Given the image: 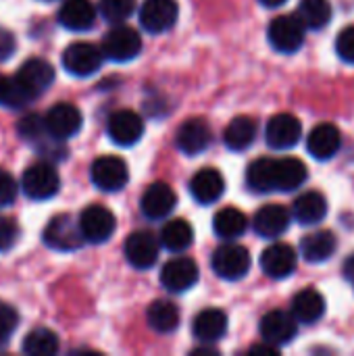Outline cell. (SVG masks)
<instances>
[{
  "mask_svg": "<svg viewBox=\"0 0 354 356\" xmlns=\"http://www.w3.org/2000/svg\"><path fill=\"white\" fill-rule=\"evenodd\" d=\"M61 188V177L52 163L42 161L25 169L21 177V190L31 200H48L56 196Z\"/></svg>",
  "mask_w": 354,
  "mask_h": 356,
  "instance_id": "cell-1",
  "label": "cell"
},
{
  "mask_svg": "<svg viewBox=\"0 0 354 356\" xmlns=\"http://www.w3.org/2000/svg\"><path fill=\"white\" fill-rule=\"evenodd\" d=\"M102 56L115 63H127L142 52L140 33L123 23H115V27L102 40Z\"/></svg>",
  "mask_w": 354,
  "mask_h": 356,
  "instance_id": "cell-2",
  "label": "cell"
},
{
  "mask_svg": "<svg viewBox=\"0 0 354 356\" xmlns=\"http://www.w3.org/2000/svg\"><path fill=\"white\" fill-rule=\"evenodd\" d=\"M44 244L58 252H71L83 246V236L79 229V223L71 215H56L48 221L44 227Z\"/></svg>",
  "mask_w": 354,
  "mask_h": 356,
  "instance_id": "cell-3",
  "label": "cell"
},
{
  "mask_svg": "<svg viewBox=\"0 0 354 356\" xmlns=\"http://www.w3.org/2000/svg\"><path fill=\"white\" fill-rule=\"evenodd\" d=\"M213 271L227 282H238L250 271V254L244 246L227 242L213 252Z\"/></svg>",
  "mask_w": 354,
  "mask_h": 356,
  "instance_id": "cell-4",
  "label": "cell"
},
{
  "mask_svg": "<svg viewBox=\"0 0 354 356\" xmlns=\"http://www.w3.org/2000/svg\"><path fill=\"white\" fill-rule=\"evenodd\" d=\"M305 25L298 21L296 15H282L275 17L269 23L267 29V38L269 44L284 54H294L296 50H300L303 42H305Z\"/></svg>",
  "mask_w": 354,
  "mask_h": 356,
  "instance_id": "cell-5",
  "label": "cell"
},
{
  "mask_svg": "<svg viewBox=\"0 0 354 356\" xmlns=\"http://www.w3.org/2000/svg\"><path fill=\"white\" fill-rule=\"evenodd\" d=\"M92 184L102 192H119L129 181V169L123 159L106 154L98 156L90 167Z\"/></svg>",
  "mask_w": 354,
  "mask_h": 356,
  "instance_id": "cell-6",
  "label": "cell"
},
{
  "mask_svg": "<svg viewBox=\"0 0 354 356\" xmlns=\"http://www.w3.org/2000/svg\"><path fill=\"white\" fill-rule=\"evenodd\" d=\"M77 223H79L83 240L90 242V244L106 242L115 234V227H117L113 211H108L102 204H92L86 211H81Z\"/></svg>",
  "mask_w": 354,
  "mask_h": 356,
  "instance_id": "cell-7",
  "label": "cell"
},
{
  "mask_svg": "<svg viewBox=\"0 0 354 356\" xmlns=\"http://www.w3.org/2000/svg\"><path fill=\"white\" fill-rule=\"evenodd\" d=\"M102 50L88 42H75L63 52V67L75 77L94 75L102 65Z\"/></svg>",
  "mask_w": 354,
  "mask_h": 356,
  "instance_id": "cell-8",
  "label": "cell"
},
{
  "mask_svg": "<svg viewBox=\"0 0 354 356\" xmlns=\"http://www.w3.org/2000/svg\"><path fill=\"white\" fill-rule=\"evenodd\" d=\"M15 81H17L31 98H38V96L44 94V92L50 88V83L54 81V67H52L48 60L38 58V56L27 58V60L19 67V71H17V75H15Z\"/></svg>",
  "mask_w": 354,
  "mask_h": 356,
  "instance_id": "cell-9",
  "label": "cell"
},
{
  "mask_svg": "<svg viewBox=\"0 0 354 356\" xmlns=\"http://www.w3.org/2000/svg\"><path fill=\"white\" fill-rule=\"evenodd\" d=\"M179 17V6L175 0H144L140 6V23L150 33L169 31Z\"/></svg>",
  "mask_w": 354,
  "mask_h": 356,
  "instance_id": "cell-10",
  "label": "cell"
},
{
  "mask_svg": "<svg viewBox=\"0 0 354 356\" xmlns=\"http://www.w3.org/2000/svg\"><path fill=\"white\" fill-rule=\"evenodd\" d=\"M44 123H46V129H48V134L52 138L65 142V140L73 138L81 129L83 117H81V113H79V108L75 104L58 102L46 113Z\"/></svg>",
  "mask_w": 354,
  "mask_h": 356,
  "instance_id": "cell-11",
  "label": "cell"
},
{
  "mask_svg": "<svg viewBox=\"0 0 354 356\" xmlns=\"http://www.w3.org/2000/svg\"><path fill=\"white\" fill-rule=\"evenodd\" d=\"M259 330H261L263 342L280 348V346L290 344L296 338V334H298V321L292 317V313H286V311H269L261 319Z\"/></svg>",
  "mask_w": 354,
  "mask_h": 356,
  "instance_id": "cell-12",
  "label": "cell"
},
{
  "mask_svg": "<svg viewBox=\"0 0 354 356\" xmlns=\"http://www.w3.org/2000/svg\"><path fill=\"white\" fill-rule=\"evenodd\" d=\"M159 240L152 232L148 229H140L136 234H131L127 240H125V259L131 267L136 269H150L156 259H159Z\"/></svg>",
  "mask_w": 354,
  "mask_h": 356,
  "instance_id": "cell-13",
  "label": "cell"
},
{
  "mask_svg": "<svg viewBox=\"0 0 354 356\" xmlns=\"http://www.w3.org/2000/svg\"><path fill=\"white\" fill-rule=\"evenodd\" d=\"M300 136H303V125L290 113L273 115L265 127V140L275 150H288V148L296 146Z\"/></svg>",
  "mask_w": 354,
  "mask_h": 356,
  "instance_id": "cell-14",
  "label": "cell"
},
{
  "mask_svg": "<svg viewBox=\"0 0 354 356\" xmlns=\"http://www.w3.org/2000/svg\"><path fill=\"white\" fill-rule=\"evenodd\" d=\"M175 204H177V196H175L173 188L165 181H154L152 186H148L140 200V209H142L144 217L150 221H161V219L169 217L173 213Z\"/></svg>",
  "mask_w": 354,
  "mask_h": 356,
  "instance_id": "cell-15",
  "label": "cell"
},
{
  "mask_svg": "<svg viewBox=\"0 0 354 356\" xmlns=\"http://www.w3.org/2000/svg\"><path fill=\"white\" fill-rule=\"evenodd\" d=\"M106 134L119 146H134L144 136V121L134 111H117L108 117Z\"/></svg>",
  "mask_w": 354,
  "mask_h": 356,
  "instance_id": "cell-16",
  "label": "cell"
},
{
  "mask_svg": "<svg viewBox=\"0 0 354 356\" xmlns=\"http://www.w3.org/2000/svg\"><path fill=\"white\" fill-rule=\"evenodd\" d=\"M198 282V265L188 257H177L169 261L161 271V284L169 292H188Z\"/></svg>",
  "mask_w": 354,
  "mask_h": 356,
  "instance_id": "cell-17",
  "label": "cell"
},
{
  "mask_svg": "<svg viewBox=\"0 0 354 356\" xmlns=\"http://www.w3.org/2000/svg\"><path fill=\"white\" fill-rule=\"evenodd\" d=\"M298 263V257L292 246L288 244H271L261 254V269L271 280H286L294 273Z\"/></svg>",
  "mask_w": 354,
  "mask_h": 356,
  "instance_id": "cell-18",
  "label": "cell"
},
{
  "mask_svg": "<svg viewBox=\"0 0 354 356\" xmlns=\"http://www.w3.org/2000/svg\"><path fill=\"white\" fill-rule=\"evenodd\" d=\"M211 142H213V131L209 123L202 119H188L186 123H182L175 136L177 148L188 156H196L204 152L211 146Z\"/></svg>",
  "mask_w": 354,
  "mask_h": 356,
  "instance_id": "cell-19",
  "label": "cell"
},
{
  "mask_svg": "<svg viewBox=\"0 0 354 356\" xmlns=\"http://www.w3.org/2000/svg\"><path fill=\"white\" fill-rule=\"evenodd\" d=\"M290 221H292V215L286 207L265 204L257 211V215L252 219V227L261 238L273 240V238H280L282 234L288 232Z\"/></svg>",
  "mask_w": 354,
  "mask_h": 356,
  "instance_id": "cell-20",
  "label": "cell"
},
{
  "mask_svg": "<svg viewBox=\"0 0 354 356\" xmlns=\"http://www.w3.org/2000/svg\"><path fill=\"white\" fill-rule=\"evenodd\" d=\"M342 146V134L334 123H319L311 129L307 140V150L317 161H330Z\"/></svg>",
  "mask_w": 354,
  "mask_h": 356,
  "instance_id": "cell-21",
  "label": "cell"
},
{
  "mask_svg": "<svg viewBox=\"0 0 354 356\" xmlns=\"http://www.w3.org/2000/svg\"><path fill=\"white\" fill-rule=\"evenodd\" d=\"M223 190H225V179L213 167H204V169L196 171L194 177L190 179V194L194 196V200L198 204L217 202L223 196Z\"/></svg>",
  "mask_w": 354,
  "mask_h": 356,
  "instance_id": "cell-22",
  "label": "cell"
},
{
  "mask_svg": "<svg viewBox=\"0 0 354 356\" xmlns=\"http://www.w3.org/2000/svg\"><path fill=\"white\" fill-rule=\"evenodd\" d=\"M307 181V165L300 159L284 156L273 159V190L294 192Z\"/></svg>",
  "mask_w": 354,
  "mask_h": 356,
  "instance_id": "cell-23",
  "label": "cell"
},
{
  "mask_svg": "<svg viewBox=\"0 0 354 356\" xmlns=\"http://www.w3.org/2000/svg\"><path fill=\"white\" fill-rule=\"evenodd\" d=\"M227 332V315L219 309H204L192 323V334L202 344H215Z\"/></svg>",
  "mask_w": 354,
  "mask_h": 356,
  "instance_id": "cell-24",
  "label": "cell"
},
{
  "mask_svg": "<svg viewBox=\"0 0 354 356\" xmlns=\"http://www.w3.org/2000/svg\"><path fill=\"white\" fill-rule=\"evenodd\" d=\"M58 21L71 31H86L96 21V6L92 0H65L58 8Z\"/></svg>",
  "mask_w": 354,
  "mask_h": 356,
  "instance_id": "cell-25",
  "label": "cell"
},
{
  "mask_svg": "<svg viewBox=\"0 0 354 356\" xmlns=\"http://www.w3.org/2000/svg\"><path fill=\"white\" fill-rule=\"evenodd\" d=\"M290 215L300 225H317L328 215V200H325V196L321 192H315V190L305 192L294 200Z\"/></svg>",
  "mask_w": 354,
  "mask_h": 356,
  "instance_id": "cell-26",
  "label": "cell"
},
{
  "mask_svg": "<svg viewBox=\"0 0 354 356\" xmlns=\"http://www.w3.org/2000/svg\"><path fill=\"white\" fill-rule=\"evenodd\" d=\"M338 250L336 234L330 229L313 232L311 236H305L300 242V252L309 263H325L330 261Z\"/></svg>",
  "mask_w": 354,
  "mask_h": 356,
  "instance_id": "cell-27",
  "label": "cell"
},
{
  "mask_svg": "<svg viewBox=\"0 0 354 356\" xmlns=\"http://www.w3.org/2000/svg\"><path fill=\"white\" fill-rule=\"evenodd\" d=\"M325 313V300L315 288H305L292 298V317L298 323H317Z\"/></svg>",
  "mask_w": 354,
  "mask_h": 356,
  "instance_id": "cell-28",
  "label": "cell"
},
{
  "mask_svg": "<svg viewBox=\"0 0 354 356\" xmlns=\"http://www.w3.org/2000/svg\"><path fill=\"white\" fill-rule=\"evenodd\" d=\"M257 140V121L252 117H236L223 134V142L230 150L242 152Z\"/></svg>",
  "mask_w": 354,
  "mask_h": 356,
  "instance_id": "cell-29",
  "label": "cell"
},
{
  "mask_svg": "<svg viewBox=\"0 0 354 356\" xmlns=\"http://www.w3.org/2000/svg\"><path fill=\"white\" fill-rule=\"evenodd\" d=\"M213 229L215 234L221 238V240H238L246 229H248V219L246 215L236 209V207H227V209H221L215 219H213Z\"/></svg>",
  "mask_w": 354,
  "mask_h": 356,
  "instance_id": "cell-30",
  "label": "cell"
},
{
  "mask_svg": "<svg viewBox=\"0 0 354 356\" xmlns=\"http://www.w3.org/2000/svg\"><path fill=\"white\" fill-rule=\"evenodd\" d=\"M148 325L159 334H171L179 325V309L171 300H154L146 311Z\"/></svg>",
  "mask_w": 354,
  "mask_h": 356,
  "instance_id": "cell-31",
  "label": "cell"
},
{
  "mask_svg": "<svg viewBox=\"0 0 354 356\" xmlns=\"http://www.w3.org/2000/svg\"><path fill=\"white\" fill-rule=\"evenodd\" d=\"M192 240H194L192 225L186 219H173L163 227L159 242L171 252H184L186 248L192 246Z\"/></svg>",
  "mask_w": 354,
  "mask_h": 356,
  "instance_id": "cell-32",
  "label": "cell"
},
{
  "mask_svg": "<svg viewBox=\"0 0 354 356\" xmlns=\"http://www.w3.org/2000/svg\"><path fill=\"white\" fill-rule=\"evenodd\" d=\"M296 17L305 29H323L332 19V4L330 0H300Z\"/></svg>",
  "mask_w": 354,
  "mask_h": 356,
  "instance_id": "cell-33",
  "label": "cell"
},
{
  "mask_svg": "<svg viewBox=\"0 0 354 356\" xmlns=\"http://www.w3.org/2000/svg\"><path fill=\"white\" fill-rule=\"evenodd\" d=\"M23 353L29 356L56 355L58 353V336L48 327H35L25 336Z\"/></svg>",
  "mask_w": 354,
  "mask_h": 356,
  "instance_id": "cell-34",
  "label": "cell"
},
{
  "mask_svg": "<svg viewBox=\"0 0 354 356\" xmlns=\"http://www.w3.org/2000/svg\"><path fill=\"white\" fill-rule=\"evenodd\" d=\"M246 186L257 194H269L273 190V159L263 156L250 163L246 171Z\"/></svg>",
  "mask_w": 354,
  "mask_h": 356,
  "instance_id": "cell-35",
  "label": "cell"
},
{
  "mask_svg": "<svg viewBox=\"0 0 354 356\" xmlns=\"http://www.w3.org/2000/svg\"><path fill=\"white\" fill-rule=\"evenodd\" d=\"M98 10L108 23H123L136 10V0H100Z\"/></svg>",
  "mask_w": 354,
  "mask_h": 356,
  "instance_id": "cell-36",
  "label": "cell"
},
{
  "mask_svg": "<svg viewBox=\"0 0 354 356\" xmlns=\"http://www.w3.org/2000/svg\"><path fill=\"white\" fill-rule=\"evenodd\" d=\"M17 323H19V315H17V311H15L10 305L0 302V344H2V342H6V340L15 334Z\"/></svg>",
  "mask_w": 354,
  "mask_h": 356,
  "instance_id": "cell-37",
  "label": "cell"
},
{
  "mask_svg": "<svg viewBox=\"0 0 354 356\" xmlns=\"http://www.w3.org/2000/svg\"><path fill=\"white\" fill-rule=\"evenodd\" d=\"M336 52L338 56L344 60V63H351L354 65V25L353 27H346L338 33V40H336Z\"/></svg>",
  "mask_w": 354,
  "mask_h": 356,
  "instance_id": "cell-38",
  "label": "cell"
},
{
  "mask_svg": "<svg viewBox=\"0 0 354 356\" xmlns=\"http://www.w3.org/2000/svg\"><path fill=\"white\" fill-rule=\"evenodd\" d=\"M17 192H19V186H17L15 177L8 171L0 169V209L13 204L17 198Z\"/></svg>",
  "mask_w": 354,
  "mask_h": 356,
  "instance_id": "cell-39",
  "label": "cell"
},
{
  "mask_svg": "<svg viewBox=\"0 0 354 356\" xmlns=\"http://www.w3.org/2000/svg\"><path fill=\"white\" fill-rule=\"evenodd\" d=\"M17 225L10 217H0V252H6L17 242Z\"/></svg>",
  "mask_w": 354,
  "mask_h": 356,
  "instance_id": "cell-40",
  "label": "cell"
},
{
  "mask_svg": "<svg viewBox=\"0 0 354 356\" xmlns=\"http://www.w3.org/2000/svg\"><path fill=\"white\" fill-rule=\"evenodd\" d=\"M15 48H17V42H15L13 31L0 27V63L2 60H8L15 54Z\"/></svg>",
  "mask_w": 354,
  "mask_h": 356,
  "instance_id": "cell-41",
  "label": "cell"
},
{
  "mask_svg": "<svg viewBox=\"0 0 354 356\" xmlns=\"http://www.w3.org/2000/svg\"><path fill=\"white\" fill-rule=\"evenodd\" d=\"M250 355H280V348L277 346H271L267 342L259 344V346H252L250 348Z\"/></svg>",
  "mask_w": 354,
  "mask_h": 356,
  "instance_id": "cell-42",
  "label": "cell"
},
{
  "mask_svg": "<svg viewBox=\"0 0 354 356\" xmlns=\"http://www.w3.org/2000/svg\"><path fill=\"white\" fill-rule=\"evenodd\" d=\"M8 90H10V77H4V75H0V104H6Z\"/></svg>",
  "mask_w": 354,
  "mask_h": 356,
  "instance_id": "cell-43",
  "label": "cell"
},
{
  "mask_svg": "<svg viewBox=\"0 0 354 356\" xmlns=\"http://www.w3.org/2000/svg\"><path fill=\"white\" fill-rule=\"evenodd\" d=\"M342 273H344V277H346L348 282H353L354 284V254H351V257L346 259V263L342 265Z\"/></svg>",
  "mask_w": 354,
  "mask_h": 356,
  "instance_id": "cell-44",
  "label": "cell"
},
{
  "mask_svg": "<svg viewBox=\"0 0 354 356\" xmlns=\"http://www.w3.org/2000/svg\"><path fill=\"white\" fill-rule=\"evenodd\" d=\"M263 6H267V8H277V6H282V4H286L288 0H259Z\"/></svg>",
  "mask_w": 354,
  "mask_h": 356,
  "instance_id": "cell-45",
  "label": "cell"
},
{
  "mask_svg": "<svg viewBox=\"0 0 354 356\" xmlns=\"http://www.w3.org/2000/svg\"><path fill=\"white\" fill-rule=\"evenodd\" d=\"M44 2H50V0H44Z\"/></svg>",
  "mask_w": 354,
  "mask_h": 356,
  "instance_id": "cell-46",
  "label": "cell"
}]
</instances>
